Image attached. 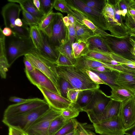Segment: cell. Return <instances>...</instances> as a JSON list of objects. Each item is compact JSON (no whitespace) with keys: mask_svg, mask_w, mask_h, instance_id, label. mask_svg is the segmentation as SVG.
Listing matches in <instances>:
<instances>
[{"mask_svg":"<svg viewBox=\"0 0 135 135\" xmlns=\"http://www.w3.org/2000/svg\"><path fill=\"white\" fill-rule=\"evenodd\" d=\"M55 65L58 76L66 80L74 88L80 91L99 89V84L93 81L85 72L76 66Z\"/></svg>","mask_w":135,"mask_h":135,"instance_id":"6da1fadb","label":"cell"},{"mask_svg":"<svg viewBox=\"0 0 135 135\" xmlns=\"http://www.w3.org/2000/svg\"><path fill=\"white\" fill-rule=\"evenodd\" d=\"M6 54L9 67L18 58L35 48L29 37L15 36L5 37Z\"/></svg>","mask_w":135,"mask_h":135,"instance_id":"7a4b0ae2","label":"cell"},{"mask_svg":"<svg viewBox=\"0 0 135 135\" xmlns=\"http://www.w3.org/2000/svg\"><path fill=\"white\" fill-rule=\"evenodd\" d=\"M51 108L47 103L25 113L8 118H3L2 122L9 127L17 129L25 132L38 118Z\"/></svg>","mask_w":135,"mask_h":135,"instance_id":"3957f363","label":"cell"},{"mask_svg":"<svg viewBox=\"0 0 135 135\" xmlns=\"http://www.w3.org/2000/svg\"><path fill=\"white\" fill-rule=\"evenodd\" d=\"M21 8L20 5L15 3L9 2L2 8L1 14L6 27L10 28L13 35L21 37H29L30 27L24 23L23 26H16L15 22L19 16Z\"/></svg>","mask_w":135,"mask_h":135,"instance_id":"277c9868","label":"cell"},{"mask_svg":"<svg viewBox=\"0 0 135 135\" xmlns=\"http://www.w3.org/2000/svg\"><path fill=\"white\" fill-rule=\"evenodd\" d=\"M24 57L30 62L35 68L49 78L59 90L57 82L58 76L54 64L44 57L36 48L25 55Z\"/></svg>","mask_w":135,"mask_h":135,"instance_id":"5b68a950","label":"cell"},{"mask_svg":"<svg viewBox=\"0 0 135 135\" xmlns=\"http://www.w3.org/2000/svg\"><path fill=\"white\" fill-rule=\"evenodd\" d=\"M62 110L51 107L46 113L36 120L25 132L27 135H48L50 124L55 118L61 115Z\"/></svg>","mask_w":135,"mask_h":135,"instance_id":"8992f818","label":"cell"},{"mask_svg":"<svg viewBox=\"0 0 135 135\" xmlns=\"http://www.w3.org/2000/svg\"><path fill=\"white\" fill-rule=\"evenodd\" d=\"M63 17L61 13H56L52 22L51 35L48 38L50 44L55 49L69 40L68 27L64 23Z\"/></svg>","mask_w":135,"mask_h":135,"instance_id":"52a82bcc","label":"cell"},{"mask_svg":"<svg viewBox=\"0 0 135 135\" xmlns=\"http://www.w3.org/2000/svg\"><path fill=\"white\" fill-rule=\"evenodd\" d=\"M95 132L105 135H124L125 128L119 116L93 124Z\"/></svg>","mask_w":135,"mask_h":135,"instance_id":"ba28073f","label":"cell"},{"mask_svg":"<svg viewBox=\"0 0 135 135\" xmlns=\"http://www.w3.org/2000/svg\"><path fill=\"white\" fill-rule=\"evenodd\" d=\"M44 99L38 98L30 99L25 102L9 105L4 112L3 118H8L21 114L46 103Z\"/></svg>","mask_w":135,"mask_h":135,"instance_id":"9c48e42d","label":"cell"},{"mask_svg":"<svg viewBox=\"0 0 135 135\" xmlns=\"http://www.w3.org/2000/svg\"><path fill=\"white\" fill-rule=\"evenodd\" d=\"M110 100L109 96L101 90H95L90 102L83 111L86 112L88 116L101 114Z\"/></svg>","mask_w":135,"mask_h":135,"instance_id":"30bf717a","label":"cell"},{"mask_svg":"<svg viewBox=\"0 0 135 135\" xmlns=\"http://www.w3.org/2000/svg\"><path fill=\"white\" fill-rule=\"evenodd\" d=\"M66 1L70 8L69 12L72 14L78 22L91 30L96 35L111 36L97 27L85 13L74 6L69 0Z\"/></svg>","mask_w":135,"mask_h":135,"instance_id":"8fae6325","label":"cell"},{"mask_svg":"<svg viewBox=\"0 0 135 135\" xmlns=\"http://www.w3.org/2000/svg\"><path fill=\"white\" fill-rule=\"evenodd\" d=\"M25 71L27 78L32 84L36 86L44 88L61 95L59 90L52 81L40 70L35 68L31 72Z\"/></svg>","mask_w":135,"mask_h":135,"instance_id":"7c38bea8","label":"cell"},{"mask_svg":"<svg viewBox=\"0 0 135 135\" xmlns=\"http://www.w3.org/2000/svg\"><path fill=\"white\" fill-rule=\"evenodd\" d=\"M74 6L85 13L98 27L105 31L108 30L107 23L102 13L87 6L82 0H69Z\"/></svg>","mask_w":135,"mask_h":135,"instance_id":"4fadbf2b","label":"cell"},{"mask_svg":"<svg viewBox=\"0 0 135 135\" xmlns=\"http://www.w3.org/2000/svg\"><path fill=\"white\" fill-rule=\"evenodd\" d=\"M133 97L121 102L119 116L125 129L135 123V105Z\"/></svg>","mask_w":135,"mask_h":135,"instance_id":"5bb4252c","label":"cell"},{"mask_svg":"<svg viewBox=\"0 0 135 135\" xmlns=\"http://www.w3.org/2000/svg\"><path fill=\"white\" fill-rule=\"evenodd\" d=\"M42 94L46 102L51 107L62 110L69 107L72 103L68 99L44 88L36 86Z\"/></svg>","mask_w":135,"mask_h":135,"instance_id":"9a60e30c","label":"cell"},{"mask_svg":"<svg viewBox=\"0 0 135 135\" xmlns=\"http://www.w3.org/2000/svg\"><path fill=\"white\" fill-rule=\"evenodd\" d=\"M120 106L121 102L110 99L102 114L88 117L93 124L112 119L119 116Z\"/></svg>","mask_w":135,"mask_h":135,"instance_id":"2e32d148","label":"cell"},{"mask_svg":"<svg viewBox=\"0 0 135 135\" xmlns=\"http://www.w3.org/2000/svg\"><path fill=\"white\" fill-rule=\"evenodd\" d=\"M115 73L116 84L127 89L134 95L135 73L116 71H115Z\"/></svg>","mask_w":135,"mask_h":135,"instance_id":"e0dca14e","label":"cell"},{"mask_svg":"<svg viewBox=\"0 0 135 135\" xmlns=\"http://www.w3.org/2000/svg\"><path fill=\"white\" fill-rule=\"evenodd\" d=\"M41 32L43 45L39 51L44 57L55 64L58 59L59 53L50 44L48 36L41 31Z\"/></svg>","mask_w":135,"mask_h":135,"instance_id":"ac0fdd59","label":"cell"},{"mask_svg":"<svg viewBox=\"0 0 135 135\" xmlns=\"http://www.w3.org/2000/svg\"><path fill=\"white\" fill-rule=\"evenodd\" d=\"M112 89L111 99L120 102L133 97L134 94L129 90L118 85L110 87Z\"/></svg>","mask_w":135,"mask_h":135,"instance_id":"d6986e66","label":"cell"},{"mask_svg":"<svg viewBox=\"0 0 135 135\" xmlns=\"http://www.w3.org/2000/svg\"><path fill=\"white\" fill-rule=\"evenodd\" d=\"M75 27L77 40L87 43L89 39L96 35L92 30L76 20Z\"/></svg>","mask_w":135,"mask_h":135,"instance_id":"ffe728a7","label":"cell"},{"mask_svg":"<svg viewBox=\"0 0 135 135\" xmlns=\"http://www.w3.org/2000/svg\"><path fill=\"white\" fill-rule=\"evenodd\" d=\"M8 1L18 3L26 11L36 17L39 20L40 22L44 16L43 13L39 11L34 5L32 0H8Z\"/></svg>","mask_w":135,"mask_h":135,"instance_id":"44dd1931","label":"cell"},{"mask_svg":"<svg viewBox=\"0 0 135 135\" xmlns=\"http://www.w3.org/2000/svg\"><path fill=\"white\" fill-rule=\"evenodd\" d=\"M53 10L45 17H43L38 26L41 31L49 38L51 36L53 21L56 14Z\"/></svg>","mask_w":135,"mask_h":135,"instance_id":"7402d4cb","label":"cell"},{"mask_svg":"<svg viewBox=\"0 0 135 135\" xmlns=\"http://www.w3.org/2000/svg\"><path fill=\"white\" fill-rule=\"evenodd\" d=\"M0 74L2 79H5L9 68L6 56L5 40H0Z\"/></svg>","mask_w":135,"mask_h":135,"instance_id":"603a6c76","label":"cell"},{"mask_svg":"<svg viewBox=\"0 0 135 135\" xmlns=\"http://www.w3.org/2000/svg\"><path fill=\"white\" fill-rule=\"evenodd\" d=\"M72 54L76 59L85 55L89 50V46L87 43L76 39L72 45Z\"/></svg>","mask_w":135,"mask_h":135,"instance_id":"cb8c5ba5","label":"cell"},{"mask_svg":"<svg viewBox=\"0 0 135 135\" xmlns=\"http://www.w3.org/2000/svg\"><path fill=\"white\" fill-rule=\"evenodd\" d=\"M94 91V90H86L80 91L76 102L75 104L81 112L90 102Z\"/></svg>","mask_w":135,"mask_h":135,"instance_id":"d4e9b609","label":"cell"},{"mask_svg":"<svg viewBox=\"0 0 135 135\" xmlns=\"http://www.w3.org/2000/svg\"><path fill=\"white\" fill-rule=\"evenodd\" d=\"M30 36L35 48L40 51L43 45V39L41 31L38 26L30 27Z\"/></svg>","mask_w":135,"mask_h":135,"instance_id":"484cf974","label":"cell"},{"mask_svg":"<svg viewBox=\"0 0 135 135\" xmlns=\"http://www.w3.org/2000/svg\"><path fill=\"white\" fill-rule=\"evenodd\" d=\"M87 43L89 47L95 48L104 51L111 52L109 46L102 36L96 35L92 37L88 40Z\"/></svg>","mask_w":135,"mask_h":135,"instance_id":"4316f807","label":"cell"},{"mask_svg":"<svg viewBox=\"0 0 135 135\" xmlns=\"http://www.w3.org/2000/svg\"><path fill=\"white\" fill-rule=\"evenodd\" d=\"M96 74L99 78L109 87L117 85L115 82V71L112 70L104 72H99L96 70H90Z\"/></svg>","mask_w":135,"mask_h":135,"instance_id":"83f0119b","label":"cell"},{"mask_svg":"<svg viewBox=\"0 0 135 135\" xmlns=\"http://www.w3.org/2000/svg\"><path fill=\"white\" fill-rule=\"evenodd\" d=\"M55 49L59 53L62 54L68 59L74 66L75 65L76 60L72 55V44L70 40L61 45Z\"/></svg>","mask_w":135,"mask_h":135,"instance_id":"f1b7e54d","label":"cell"},{"mask_svg":"<svg viewBox=\"0 0 135 135\" xmlns=\"http://www.w3.org/2000/svg\"><path fill=\"white\" fill-rule=\"evenodd\" d=\"M81 110L75 105L72 103L68 107L62 110L61 115L67 121L77 117Z\"/></svg>","mask_w":135,"mask_h":135,"instance_id":"f546056e","label":"cell"},{"mask_svg":"<svg viewBox=\"0 0 135 135\" xmlns=\"http://www.w3.org/2000/svg\"><path fill=\"white\" fill-rule=\"evenodd\" d=\"M66 122L61 115L55 118L50 124L48 131V135H54L62 127Z\"/></svg>","mask_w":135,"mask_h":135,"instance_id":"4dcf8cb0","label":"cell"},{"mask_svg":"<svg viewBox=\"0 0 135 135\" xmlns=\"http://www.w3.org/2000/svg\"><path fill=\"white\" fill-rule=\"evenodd\" d=\"M78 122L75 118L66 121L62 127L54 135H65L77 128Z\"/></svg>","mask_w":135,"mask_h":135,"instance_id":"1f68e13d","label":"cell"},{"mask_svg":"<svg viewBox=\"0 0 135 135\" xmlns=\"http://www.w3.org/2000/svg\"><path fill=\"white\" fill-rule=\"evenodd\" d=\"M21 8L23 22L30 27L34 26H38L40 21L33 15L26 11L22 6L20 5Z\"/></svg>","mask_w":135,"mask_h":135,"instance_id":"d6a6232c","label":"cell"},{"mask_svg":"<svg viewBox=\"0 0 135 135\" xmlns=\"http://www.w3.org/2000/svg\"><path fill=\"white\" fill-rule=\"evenodd\" d=\"M57 82L61 95L68 99L67 94L68 90L74 88L68 81L63 78L58 76Z\"/></svg>","mask_w":135,"mask_h":135,"instance_id":"836d02e7","label":"cell"},{"mask_svg":"<svg viewBox=\"0 0 135 135\" xmlns=\"http://www.w3.org/2000/svg\"><path fill=\"white\" fill-rule=\"evenodd\" d=\"M77 128L79 135H97L94 132L95 130L93 124L78 122Z\"/></svg>","mask_w":135,"mask_h":135,"instance_id":"e575fe53","label":"cell"},{"mask_svg":"<svg viewBox=\"0 0 135 135\" xmlns=\"http://www.w3.org/2000/svg\"><path fill=\"white\" fill-rule=\"evenodd\" d=\"M85 55L106 63L113 60L108 55L99 52L89 50L88 52Z\"/></svg>","mask_w":135,"mask_h":135,"instance_id":"d590c367","label":"cell"},{"mask_svg":"<svg viewBox=\"0 0 135 135\" xmlns=\"http://www.w3.org/2000/svg\"><path fill=\"white\" fill-rule=\"evenodd\" d=\"M88 6L98 12L102 13L105 0H82Z\"/></svg>","mask_w":135,"mask_h":135,"instance_id":"8d00e7d4","label":"cell"},{"mask_svg":"<svg viewBox=\"0 0 135 135\" xmlns=\"http://www.w3.org/2000/svg\"><path fill=\"white\" fill-rule=\"evenodd\" d=\"M55 0H40V11L45 17L49 14L54 8Z\"/></svg>","mask_w":135,"mask_h":135,"instance_id":"74e56055","label":"cell"},{"mask_svg":"<svg viewBox=\"0 0 135 135\" xmlns=\"http://www.w3.org/2000/svg\"><path fill=\"white\" fill-rule=\"evenodd\" d=\"M54 8L56 10L63 13L69 12L70 8L65 0H55Z\"/></svg>","mask_w":135,"mask_h":135,"instance_id":"f35d334b","label":"cell"},{"mask_svg":"<svg viewBox=\"0 0 135 135\" xmlns=\"http://www.w3.org/2000/svg\"><path fill=\"white\" fill-rule=\"evenodd\" d=\"M54 64L56 66H74L68 59L63 55L60 53L58 59Z\"/></svg>","mask_w":135,"mask_h":135,"instance_id":"ab89813d","label":"cell"},{"mask_svg":"<svg viewBox=\"0 0 135 135\" xmlns=\"http://www.w3.org/2000/svg\"><path fill=\"white\" fill-rule=\"evenodd\" d=\"M80 69L85 72L91 79L95 83L99 85V84L106 85L105 83L96 74L91 70L87 69Z\"/></svg>","mask_w":135,"mask_h":135,"instance_id":"60d3db41","label":"cell"},{"mask_svg":"<svg viewBox=\"0 0 135 135\" xmlns=\"http://www.w3.org/2000/svg\"><path fill=\"white\" fill-rule=\"evenodd\" d=\"M80 91L75 88L69 89L67 94L68 99L72 103H75Z\"/></svg>","mask_w":135,"mask_h":135,"instance_id":"b9f144b4","label":"cell"},{"mask_svg":"<svg viewBox=\"0 0 135 135\" xmlns=\"http://www.w3.org/2000/svg\"><path fill=\"white\" fill-rule=\"evenodd\" d=\"M75 23L70 24L68 27L69 39L72 45L77 38L75 29Z\"/></svg>","mask_w":135,"mask_h":135,"instance_id":"7bdbcfd3","label":"cell"},{"mask_svg":"<svg viewBox=\"0 0 135 135\" xmlns=\"http://www.w3.org/2000/svg\"><path fill=\"white\" fill-rule=\"evenodd\" d=\"M9 135H27L25 133L15 128L9 127Z\"/></svg>","mask_w":135,"mask_h":135,"instance_id":"ee69618b","label":"cell"},{"mask_svg":"<svg viewBox=\"0 0 135 135\" xmlns=\"http://www.w3.org/2000/svg\"><path fill=\"white\" fill-rule=\"evenodd\" d=\"M23 61L25 66V71L30 72L35 69L30 62L25 57H24Z\"/></svg>","mask_w":135,"mask_h":135,"instance_id":"f6af8a7d","label":"cell"},{"mask_svg":"<svg viewBox=\"0 0 135 135\" xmlns=\"http://www.w3.org/2000/svg\"><path fill=\"white\" fill-rule=\"evenodd\" d=\"M30 99H24L15 96L10 97L9 98V100L11 102L16 103H22L29 101Z\"/></svg>","mask_w":135,"mask_h":135,"instance_id":"bcb514c9","label":"cell"},{"mask_svg":"<svg viewBox=\"0 0 135 135\" xmlns=\"http://www.w3.org/2000/svg\"><path fill=\"white\" fill-rule=\"evenodd\" d=\"M124 134L129 135H135V123L128 128L125 129Z\"/></svg>","mask_w":135,"mask_h":135,"instance_id":"7dc6e473","label":"cell"},{"mask_svg":"<svg viewBox=\"0 0 135 135\" xmlns=\"http://www.w3.org/2000/svg\"><path fill=\"white\" fill-rule=\"evenodd\" d=\"M2 32L3 34L7 37H9L12 35L13 33L12 31L9 28L5 27L2 30Z\"/></svg>","mask_w":135,"mask_h":135,"instance_id":"c3c4849f","label":"cell"},{"mask_svg":"<svg viewBox=\"0 0 135 135\" xmlns=\"http://www.w3.org/2000/svg\"><path fill=\"white\" fill-rule=\"evenodd\" d=\"M88 69L94 70L99 72H104L111 70L108 68L103 66L98 67L91 68Z\"/></svg>","mask_w":135,"mask_h":135,"instance_id":"681fc988","label":"cell"},{"mask_svg":"<svg viewBox=\"0 0 135 135\" xmlns=\"http://www.w3.org/2000/svg\"><path fill=\"white\" fill-rule=\"evenodd\" d=\"M67 14V16L68 18L69 24L71 25L75 23L76 20L74 16L70 12H68Z\"/></svg>","mask_w":135,"mask_h":135,"instance_id":"f907efd6","label":"cell"},{"mask_svg":"<svg viewBox=\"0 0 135 135\" xmlns=\"http://www.w3.org/2000/svg\"><path fill=\"white\" fill-rule=\"evenodd\" d=\"M15 23L16 26L19 27L23 26L24 24V23L19 17L16 19Z\"/></svg>","mask_w":135,"mask_h":135,"instance_id":"816d5d0a","label":"cell"},{"mask_svg":"<svg viewBox=\"0 0 135 135\" xmlns=\"http://www.w3.org/2000/svg\"><path fill=\"white\" fill-rule=\"evenodd\" d=\"M32 1L34 5L36 7L39 11H40V0H32Z\"/></svg>","mask_w":135,"mask_h":135,"instance_id":"f5cc1de1","label":"cell"},{"mask_svg":"<svg viewBox=\"0 0 135 135\" xmlns=\"http://www.w3.org/2000/svg\"><path fill=\"white\" fill-rule=\"evenodd\" d=\"M63 20L65 26L67 27H68L70 24L68 17L67 16L64 17L63 18Z\"/></svg>","mask_w":135,"mask_h":135,"instance_id":"db71d44e","label":"cell"},{"mask_svg":"<svg viewBox=\"0 0 135 135\" xmlns=\"http://www.w3.org/2000/svg\"><path fill=\"white\" fill-rule=\"evenodd\" d=\"M65 135H79V133L77 128L70 133Z\"/></svg>","mask_w":135,"mask_h":135,"instance_id":"11a10c76","label":"cell"},{"mask_svg":"<svg viewBox=\"0 0 135 135\" xmlns=\"http://www.w3.org/2000/svg\"><path fill=\"white\" fill-rule=\"evenodd\" d=\"M114 17L117 22V21H120V15L115 12V13Z\"/></svg>","mask_w":135,"mask_h":135,"instance_id":"9f6ffc18","label":"cell"},{"mask_svg":"<svg viewBox=\"0 0 135 135\" xmlns=\"http://www.w3.org/2000/svg\"><path fill=\"white\" fill-rule=\"evenodd\" d=\"M120 6L121 8L123 10L125 9H126L127 8V7L126 5L123 3H120Z\"/></svg>","mask_w":135,"mask_h":135,"instance_id":"6f0895ef","label":"cell"},{"mask_svg":"<svg viewBox=\"0 0 135 135\" xmlns=\"http://www.w3.org/2000/svg\"><path fill=\"white\" fill-rule=\"evenodd\" d=\"M131 14L135 16V10L133 9H132L130 11Z\"/></svg>","mask_w":135,"mask_h":135,"instance_id":"680465c9","label":"cell"},{"mask_svg":"<svg viewBox=\"0 0 135 135\" xmlns=\"http://www.w3.org/2000/svg\"><path fill=\"white\" fill-rule=\"evenodd\" d=\"M127 12V10L126 9H125L122 11V15L124 16Z\"/></svg>","mask_w":135,"mask_h":135,"instance_id":"91938a15","label":"cell"},{"mask_svg":"<svg viewBox=\"0 0 135 135\" xmlns=\"http://www.w3.org/2000/svg\"><path fill=\"white\" fill-rule=\"evenodd\" d=\"M133 98L134 104L135 105V95H134V96H133Z\"/></svg>","mask_w":135,"mask_h":135,"instance_id":"94428289","label":"cell"},{"mask_svg":"<svg viewBox=\"0 0 135 135\" xmlns=\"http://www.w3.org/2000/svg\"><path fill=\"white\" fill-rule=\"evenodd\" d=\"M99 135H105L103 134H99Z\"/></svg>","mask_w":135,"mask_h":135,"instance_id":"6125c7cd","label":"cell"},{"mask_svg":"<svg viewBox=\"0 0 135 135\" xmlns=\"http://www.w3.org/2000/svg\"><path fill=\"white\" fill-rule=\"evenodd\" d=\"M134 47H135V44H134Z\"/></svg>","mask_w":135,"mask_h":135,"instance_id":"be15d7a7","label":"cell"},{"mask_svg":"<svg viewBox=\"0 0 135 135\" xmlns=\"http://www.w3.org/2000/svg\"><path fill=\"white\" fill-rule=\"evenodd\" d=\"M126 135H128V134H126Z\"/></svg>","mask_w":135,"mask_h":135,"instance_id":"e7e4bbea","label":"cell"},{"mask_svg":"<svg viewBox=\"0 0 135 135\" xmlns=\"http://www.w3.org/2000/svg\"><path fill=\"white\" fill-rule=\"evenodd\" d=\"M134 95H135V94Z\"/></svg>","mask_w":135,"mask_h":135,"instance_id":"03108f58","label":"cell"}]
</instances>
